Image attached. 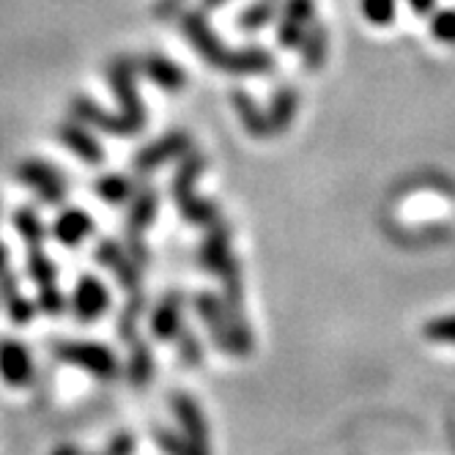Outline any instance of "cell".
<instances>
[{"instance_id":"cell-39","label":"cell","mask_w":455,"mask_h":455,"mask_svg":"<svg viewBox=\"0 0 455 455\" xmlns=\"http://www.w3.org/2000/svg\"><path fill=\"white\" fill-rule=\"evenodd\" d=\"M228 0H201V12H214V9H220V6H225Z\"/></svg>"},{"instance_id":"cell-32","label":"cell","mask_w":455,"mask_h":455,"mask_svg":"<svg viewBox=\"0 0 455 455\" xmlns=\"http://www.w3.org/2000/svg\"><path fill=\"white\" fill-rule=\"evenodd\" d=\"M140 313H143V294H135L132 299H129V305L124 307V313L118 315V335L124 340H135Z\"/></svg>"},{"instance_id":"cell-13","label":"cell","mask_w":455,"mask_h":455,"mask_svg":"<svg viewBox=\"0 0 455 455\" xmlns=\"http://www.w3.org/2000/svg\"><path fill=\"white\" fill-rule=\"evenodd\" d=\"M201 261L214 275H220L228 264L234 261V252H231V228H228L222 220H217L214 225H209L206 242L201 247Z\"/></svg>"},{"instance_id":"cell-37","label":"cell","mask_w":455,"mask_h":455,"mask_svg":"<svg viewBox=\"0 0 455 455\" xmlns=\"http://www.w3.org/2000/svg\"><path fill=\"white\" fill-rule=\"evenodd\" d=\"M132 450H135V439L129 436V434H121V436H116L108 444V452L105 455H132Z\"/></svg>"},{"instance_id":"cell-12","label":"cell","mask_w":455,"mask_h":455,"mask_svg":"<svg viewBox=\"0 0 455 455\" xmlns=\"http://www.w3.org/2000/svg\"><path fill=\"white\" fill-rule=\"evenodd\" d=\"M110 307V294H108V288L85 275L80 283H77V291H75V313L80 321H96V318H102Z\"/></svg>"},{"instance_id":"cell-3","label":"cell","mask_w":455,"mask_h":455,"mask_svg":"<svg viewBox=\"0 0 455 455\" xmlns=\"http://www.w3.org/2000/svg\"><path fill=\"white\" fill-rule=\"evenodd\" d=\"M58 360L77 365L88 371L96 379H116L118 376V360L113 351L102 343H60L55 348Z\"/></svg>"},{"instance_id":"cell-5","label":"cell","mask_w":455,"mask_h":455,"mask_svg":"<svg viewBox=\"0 0 455 455\" xmlns=\"http://www.w3.org/2000/svg\"><path fill=\"white\" fill-rule=\"evenodd\" d=\"M28 275L36 283L39 291V305L44 313H60L63 310V294L58 288V269L50 258L42 252V247L28 250Z\"/></svg>"},{"instance_id":"cell-19","label":"cell","mask_w":455,"mask_h":455,"mask_svg":"<svg viewBox=\"0 0 455 455\" xmlns=\"http://www.w3.org/2000/svg\"><path fill=\"white\" fill-rule=\"evenodd\" d=\"M140 67H143L146 77H148L154 85H159L162 91H181V88H184V83H187L184 69H179L171 58H162V55H146Z\"/></svg>"},{"instance_id":"cell-25","label":"cell","mask_w":455,"mask_h":455,"mask_svg":"<svg viewBox=\"0 0 455 455\" xmlns=\"http://www.w3.org/2000/svg\"><path fill=\"white\" fill-rule=\"evenodd\" d=\"M0 294H4V305L17 323H28L30 318H34L36 307L20 294V285H17L14 275H9V277L4 275V280H0Z\"/></svg>"},{"instance_id":"cell-24","label":"cell","mask_w":455,"mask_h":455,"mask_svg":"<svg viewBox=\"0 0 455 455\" xmlns=\"http://www.w3.org/2000/svg\"><path fill=\"white\" fill-rule=\"evenodd\" d=\"M302 47V60L307 72H318L327 60V30H323L321 22H310V28L305 30V36L299 42Z\"/></svg>"},{"instance_id":"cell-26","label":"cell","mask_w":455,"mask_h":455,"mask_svg":"<svg viewBox=\"0 0 455 455\" xmlns=\"http://www.w3.org/2000/svg\"><path fill=\"white\" fill-rule=\"evenodd\" d=\"M14 228H17V234L22 236V242L28 244V250L42 247V242H44V225H42V220H39V214L34 209H20L14 214Z\"/></svg>"},{"instance_id":"cell-34","label":"cell","mask_w":455,"mask_h":455,"mask_svg":"<svg viewBox=\"0 0 455 455\" xmlns=\"http://www.w3.org/2000/svg\"><path fill=\"white\" fill-rule=\"evenodd\" d=\"M431 34L444 42V44H455V12H439L431 20Z\"/></svg>"},{"instance_id":"cell-28","label":"cell","mask_w":455,"mask_h":455,"mask_svg":"<svg viewBox=\"0 0 455 455\" xmlns=\"http://www.w3.org/2000/svg\"><path fill=\"white\" fill-rule=\"evenodd\" d=\"M277 14V0H258V4L247 6L239 14V28L242 30H261L264 25H269Z\"/></svg>"},{"instance_id":"cell-7","label":"cell","mask_w":455,"mask_h":455,"mask_svg":"<svg viewBox=\"0 0 455 455\" xmlns=\"http://www.w3.org/2000/svg\"><path fill=\"white\" fill-rule=\"evenodd\" d=\"M72 118L85 124V126L102 129V132H108V135H118V138H132L135 135V129L124 121L121 113L102 110L96 102H91L88 96H77V100L72 102Z\"/></svg>"},{"instance_id":"cell-4","label":"cell","mask_w":455,"mask_h":455,"mask_svg":"<svg viewBox=\"0 0 455 455\" xmlns=\"http://www.w3.org/2000/svg\"><path fill=\"white\" fill-rule=\"evenodd\" d=\"M179 22H181V34L189 39L195 52H198L209 63V67L222 69V63H225V58H228V52H231V50H225L220 36L212 30L206 14L204 12H181Z\"/></svg>"},{"instance_id":"cell-38","label":"cell","mask_w":455,"mask_h":455,"mask_svg":"<svg viewBox=\"0 0 455 455\" xmlns=\"http://www.w3.org/2000/svg\"><path fill=\"white\" fill-rule=\"evenodd\" d=\"M409 6H411L417 14H431V12H434V0H409Z\"/></svg>"},{"instance_id":"cell-17","label":"cell","mask_w":455,"mask_h":455,"mask_svg":"<svg viewBox=\"0 0 455 455\" xmlns=\"http://www.w3.org/2000/svg\"><path fill=\"white\" fill-rule=\"evenodd\" d=\"M275 67V58L261 50V47H244V50H231L222 63V72L231 75H264Z\"/></svg>"},{"instance_id":"cell-16","label":"cell","mask_w":455,"mask_h":455,"mask_svg":"<svg viewBox=\"0 0 455 455\" xmlns=\"http://www.w3.org/2000/svg\"><path fill=\"white\" fill-rule=\"evenodd\" d=\"M96 261L110 269L124 288H138V261H132L116 242H102L96 247Z\"/></svg>"},{"instance_id":"cell-33","label":"cell","mask_w":455,"mask_h":455,"mask_svg":"<svg viewBox=\"0 0 455 455\" xmlns=\"http://www.w3.org/2000/svg\"><path fill=\"white\" fill-rule=\"evenodd\" d=\"M422 332H426V338L434 343H455V315H444V318L426 323Z\"/></svg>"},{"instance_id":"cell-14","label":"cell","mask_w":455,"mask_h":455,"mask_svg":"<svg viewBox=\"0 0 455 455\" xmlns=\"http://www.w3.org/2000/svg\"><path fill=\"white\" fill-rule=\"evenodd\" d=\"M171 406H173V411H176V417H179V422H181L184 436H187L189 442H195L198 447L209 450V422H206L201 406L195 403L189 395H184V393H176V395L171 398Z\"/></svg>"},{"instance_id":"cell-11","label":"cell","mask_w":455,"mask_h":455,"mask_svg":"<svg viewBox=\"0 0 455 455\" xmlns=\"http://www.w3.org/2000/svg\"><path fill=\"white\" fill-rule=\"evenodd\" d=\"M195 307H198L201 318L206 321L212 340H214L222 351L236 354V348H234V332H231V321H228V313H225L222 302H220L217 297H212V294H201L198 299H195Z\"/></svg>"},{"instance_id":"cell-2","label":"cell","mask_w":455,"mask_h":455,"mask_svg":"<svg viewBox=\"0 0 455 455\" xmlns=\"http://www.w3.org/2000/svg\"><path fill=\"white\" fill-rule=\"evenodd\" d=\"M135 72H138V63L132 58H116L108 69V80H110V88L116 93L118 105H121L124 121L132 126L138 135L146 126V108H143V100L135 85Z\"/></svg>"},{"instance_id":"cell-30","label":"cell","mask_w":455,"mask_h":455,"mask_svg":"<svg viewBox=\"0 0 455 455\" xmlns=\"http://www.w3.org/2000/svg\"><path fill=\"white\" fill-rule=\"evenodd\" d=\"M156 444L165 450L168 455H209V450L198 447L195 442H189L187 436L171 434V431H159L156 434Z\"/></svg>"},{"instance_id":"cell-18","label":"cell","mask_w":455,"mask_h":455,"mask_svg":"<svg viewBox=\"0 0 455 455\" xmlns=\"http://www.w3.org/2000/svg\"><path fill=\"white\" fill-rule=\"evenodd\" d=\"M297 108H299V93L291 88V85H283L277 88V93L272 96V108L267 113V121H269V135H283L285 129L294 124L297 118Z\"/></svg>"},{"instance_id":"cell-6","label":"cell","mask_w":455,"mask_h":455,"mask_svg":"<svg viewBox=\"0 0 455 455\" xmlns=\"http://www.w3.org/2000/svg\"><path fill=\"white\" fill-rule=\"evenodd\" d=\"M17 179L28 187H34L44 204H60L63 195H67V189H63V179L42 159H25L17 168Z\"/></svg>"},{"instance_id":"cell-23","label":"cell","mask_w":455,"mask_h":455,"mask_svg":"<svg viewBox=\"0 0 455 455\" xmlns=\"http://www.w3.org/2000/svg\"><path fill=\"white\" fill-rule=\"evenodd\" d=\"M234 110L242 121V126L252 138H269V121H267V113H261V108L255 105L252 96H247L244 91H234Z\"/></svg>"},{"instance_id":"cell-29","label":"cell","mask_w":455,"mask_h":455,"mask_svg":"<svg viewBox=\"0 0 455 455\" xmlns=\"http://www.w3.org/2000/svg\"><path fill=\"white\" fill-rule=\"evenodd\" d=\"M96 192H100V198L108 204H124L129 195H132V184H129V179H124V176L110 173L96 181Z\"/></svg>"},{"instance_id":"cell-1","label":"cell","mask_w":455,"mask_h":455,"mask_svg":"<svg viewBox=\"0 0 455 455\" xmlns=\"http://www.w3.org/2000/svg\"><path fill=\"white\" fill-rule=\"evenodd\" d=\"M206 168V156L198 154V151H187L184 154V162L176 171V179H173V198L184 214V220L195 222V225H214L220 220L217 214V206L212 201H204V198H195V181L201 179Z\"/></svg>"},{"instance_id":"cell-10","label":"cell","mask_w":455,"mask_h":455,"mask_svg":"<svg viewBox=\"0 0 455 455\" xmlns=\"http://www.w3.org/2000/svg\"><path fill=\"white\" fill-rule=\"evenodd\" d=\"M0 379L12 387H25L34 379V360L20 340H0Z\"/></svg>"},{"instance_id":"cell-35","label":"cell","mask_w":455,"mask_h":455,"mask_svg":"<svg viewBox=\"0 0 455 455\" xmlns=\"http://www.w3.org/2000/svg\"><path fill=\"white\" fill-rule=\"evenodd\" d=\"M176 338H179V343H181V360H184L187 365H198V363H201V348H198V340H195V338L189 335V330H187V327H181V332H179Z\"/></svg>"},{"instance_id":"cell-31","label":"cell","mask_w":455,"mask_h":455,"mask_svg":"<svg viewBox=\"0 0 455 455\" xmlns=\"http://www.w3.org/2000/svg\"><path fill=\"white\" fill-rule=\"evenodd\" d=\"M360 6L371 25L387 28L395 22V0H363Z\"/></svg>"},{"instance_id":"cell-40","label":"cell","mask_w":455,"mask_h":455,"mask_svg":"<svg viewBox=\"0 0 455 455\" xmlns=\"http://www.w3.org/2000/svg\"><path fill=\"white\" fill-rule=\"evenodd\" d=\"M52 455H80V450H77V447H72V444H63V447H58Z\"/></svg>"},{"instance_id":"cell-36","label":"cell","mask_w":455,"mask_h":455,"mask_svg":"<svg viewBox=\"0 0 455 455\" xmlns=\"http://www.w3.org/2000/svg\"><path fill=\"white\" fill-rule=\"evenodd\" d=\"M184 9V0H159L154 6V17L159 22H168V20H176Z\"/></svg>"},{"instance_id":"cell-21","label":"cell","mask_w":455,"mask_h":455,"mask_svg":"<svg viewBox=\"0 0 455 455\" xmlns=\"http://www.w3.org/2000/svg\"><path fill=\"white\" fill-rule=\"evenodd\" d=\"M154 214H156V195H154V189H143L132 204V212H129V217H126V234L135 247L138 244L143 247L140 239L146 234V228L154 222Z\"/></svg>"},{"instance_id":"cell-27","label":"cell","mask_w":455,"mask_h":455,"mask_svg":"<svg viewBox=\"0 0 455 455\" xmlns=\"http://www.w3.org/2000/svg\"><path fill=\"white\" fill-rule=\"evenodd\" d=\"M151 373H154V363H151V351L148 346L140 340L132 346V354H129V381L135 387H143L151 381Z\"/></svg>"},{"instance_id":"cell-20","label":"cell","mask_w":455,"mask_h":455,"mask_svg":"<svg viewBox=\"0 0 455 455\" xmlns=\"http://www.w3.org/2000/svg\"><path fill=\"white\" fill-rule=\"evenodd\" d=\"M181 327H184L181 323V299L176 294H171L156 305V310L151 315V332L159 340H176Z\"/></svg>"},{"instance_id":"cell-15","label":"cell","mask_w":455,"mask_h":455,"mask_svg":"<svg viewBox=\"0 0 455 455\" xmlns=\"http://www.w3.org/2000/svg\"><path fill=\"white\" fill-rule=\"evenodd\" d=\"M58 138L63 146H69L83 162H88V165H100V162L105 159V151H102V143L96 140L85 124L80 121H67V124H60L58 126Z\"/></svg>"},{"instance_id":"cell-41","label":"cell","mask_w":455,"mask_h":455,"mask_svg":"<svg viewBox=\"0 0 455 455\" xmlns=\"http://www.w3.org/2000/svg\"><path fill=\"white\" fill-rule=\"evenodd\" d=\"M6 258H9V255H6V247L0 244V275H4V269H6Z\"/></svg>"},{"instance_id":"cell-9","label":"cell","mask_w":455,"mask_h":455,"mask_svg":"<svg viewBox=\"0 0 455 455\" xmlns=\"http://www.w3.org/2000/svg\"><path fill=\"white\" fill-rule=\"evenodd\" d=\"M310 22H313V0H285L280 28H277L280 47H285V50L299 47Z\"/></svg>"},{"instance_id":"cell-8","label":"cell","mask_w":455,"mask_h":455,"mask_svg":"<svg viewBox=\"0 0 455 455\" xmlns=\"http://www.w3.org/2000/svg\"><path fill=\"white\" fill-rule=\"evenodd\" d=\"M187 151H192V140L187 132H168L165 138H159L156 143L146 146L138 156H135V171L140 173H148L159 165H165V162L176 159V156H184Z\"/></svg>"},{"instance_id":"cell-22","label":"cell","mask_w":455,"mask_h":455,"mask_svg":"<svg viewBox=\"0 0 455 455\" xmlns=\"http://www.w3.org/2000/svg\"><path fill=\"white\" fill-rule=\"evenodd\" d=\"M91 231H93V220H91L83 209H69V212H63V214L55 220V228H52L55 239H58L60 244H67V247L80 244Z\"/></svg>"}]
</instances>
